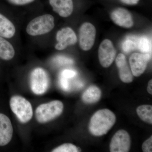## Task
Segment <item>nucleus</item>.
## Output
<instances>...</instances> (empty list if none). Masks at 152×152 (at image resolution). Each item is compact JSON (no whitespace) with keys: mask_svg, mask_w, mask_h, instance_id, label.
<instances>
[{"mask_svg":"<svg viewBox=\"0 0 152 152\" xmlns=\"http://www.w3.org/2000/svg\"><path fill=\"white\" fill-rule=\"evenodd\" d=\"M96 33V28L92 24L87 22L82 25L79 31V44L82 50L88 51L92 48Z\"/></svg>","mask_w":152,"mask_h":152,"instance_id":"obj_6","label":"nucleus"},{"mask_svg":"<svg viewBox=\"0 0 152 152\" xmlns=\"http://www.w3.org/2000/svg\"><path fill=\"white\" fill-rule=\"evenodd\" d=\"M58 43L55 45L57 50H63L68 47L73 45L77 43V38L75 33L72 28L65 27L58 31L56 35Z\"/></svg>","mask_w":152,"mask_h":152,"instance_id":"obj_9","label":"nucleus"},{"mask_svg":"<svg viewBox=\"0 0 152 152\" xmlns=\"http://www.w3.org/2000/svg\"><path fill=\"white\" fill-rule=\"evenodd\" d=\"M102 93L97 87L91 86L89 87L82 96V99L85 103L91 104L97 102L100 99Z\"/></svg>","mask_w":152,"mask_h":152,"instance_id":"obj_17","label":"nucleus"},{"mask_svg":"<svg viewBox=\"0 0 152 152\" xmlns=\"http://www.w3.org/2000/svg\"><path fill=\"white\" fill-rule=\"evenodd\" d=\"M76 74L77 73L75 71L72 70L66 69L62 72L61 76L65 78L69 79L73 77L76 76Z\"/></svg>","mask_w":152,"mask_h":152,"instance_id":"obj_24","label":"nucleus"},{"mask_svg":"<svg viewBox=\"0 0 152 152\" xmlns=\"http://www.w3.org/2000/svg\"><path fill=\"white\" fill-rule=\"evenodd\" d=\"M142 149L144 152H152V136L146 140L142 145Z\"/></svg>","mask_w":152,"mask_h":152,"instance_id":"obj_22","label":"nucleus"},{"mask_svg":"<svg viewBox=\"0 0 152 152\" xmlns=\"http://www.w3.org/2000/svg\"><path fill=\"white\" fill-rule=\"evenodd\" d=\"M13 134V128L10 118L0 113V147L5 146L10 142Z\"/></svg>","mask_w":152,"mask_h":152,"instance_id":"obj_12","label":"nucleus"},{"mask_svg":"<svg viewBox=\"0 0 152 152\" xmlns=\"http://www.w3.org/2000/svg\"><path fill=\"white\" fill-rule=\"evenodd\" d=\"M55 26L54 17L50 14H45L32 20L28 24L26 31L32 37L43 35L51 31Z\"/></svg>","mask_w":152,"mask_h":152,"instance_id":"obj_2","label":"nucleus"},{"mask_svg":"<svg viewBox=\"0 0 152 152\" xmlns=\"http://www.w3.org/2000/svg\"><path fill=\"white\" fill-rule=\"evenodd\" d=\"M116 51L112 41L106 39L101 43L98 50L99 61L104 68L111 65L115 58Z\"/></svg>","mask_w":152,"mask_h":152,"instance_id":"obj_7","label":"nucleus"},{"mask_svg":"<svg viewBox=\"0 0 152 152\" xmlns=\"http://www.w3.org/2000/svg\"><path fill=\"white\" fill-rule=\"evenodd\" d=\"M124 4L129 5H134L138 3L140 0H120Z\"/></svg>","mask_w":152,"mask_h":152,"instance_id":"obj_26","label":"nucleus"},{"mask_svg":"<svg viewBox=\"0 0 152 152\" xmlns=\"http://www.w3.org/2000/svg\"><path fill=\"white\" fill-rule=\"evenodd\" d=\"M16 28L10 19L0 13V37L10 39L15 36Z\"/></svg>","mask_w":152,"mask_h":152,"instance_id":"obj_15","label":"nucleus"},{"mask_svg":"<svg viewBox=\"0 0 152 152\" xmlns=\"http://www.w3.org/2000/svg\"><path fill=\"white\" fill-rule=\"evenodd\" d=\"M50 85L48 75L43 68L34 69L30 75V86L35 94H43L48 91Z\"/></svg>","mask_w":152,"mask_h":152,"instance_id":"obj_5","label":"nucleus"},{"mask_svg":"<svg viewBox=\"0 0 152 152\" xmlns=\"http://www.w3.org/2000/svg\"><path fill=\"white\" fill-rule=\"evenodd\" d=\"M137 113L140 118L145 123L152 124V106L143 105L137 109Z\"/></svg>","mask_w":152,"mask_h":152,"instance_id":"obj_18","label":"nucleus"},{"mask_svg":"<svg viewBox=\"0 0 152 152\" xmlns=\"http://www.w3.org/2000/svg\"><path fill=\"white\" fill-rule=\"evenodd\" d=\"M137 47L144 53H147L151 50L149 41L145 37H142L139 39L137 43Z\"/></svg>","mask_w":152,"mask_h":152,"instance_id":"obj_20","label":"nucleus"},{"mask_svg":"<svg viewBox=\"0 0 152 152\" xmlns=\"http://www.w3.org/2000/svg\"><path fill=\"white\" fill-rule=\"evenodd\" d=\"M147 91L148 92L152 94V80H150L148 83V88H147Z\"/></svg>","mask_w":152,"mask_h":152,"instance_id":"obj_27","label":"nucleus"},{"mask_svg":"<svg viewBox=\"0 0 152 152\" xmlns=\"http://www.w3.org/2000/svg\"><path fill=\"white\" fill-rule=\"evenodd\" d=\"M112 21L117 26L129 28L134 24L132 14L126 9L118 7L113 10L110 14Z\"/></svg>","mask_w":152,"mask_h":152,"instance_id":"obj_11","label":"nucleus"},{"mask_svg":"<svg viewBox=\"0 0 152 152\" xmlns=\"http://www.w3.org/2000/svg\"><path fill=\"white\" fill-rule=\"evenodd\" d=\"M10 107L12 112L22 124H26L31 119L33 110L31 104L22 96L15 95L10 100Z\"/></svg>","mask_w":152,"mask_h":152,"instance_id":"obj_4","label":"nucleus"},{"mask_svg":"<svg viewBox=\"0 0 152 152\" xmlns=\"http://www.w3.org/2000/svg\"><path fill=\"white\" fill-rule=\"evenodd\" d=\"M53 10L62 18H68L73 13V0H49Z\"/></svg>","mask_w":152,"mask_h":152,"instance_id":"obj_13","label":"nucleus"},{"mask_svg":"<svg viewBox=\"0 0 152 152\" xmlns=\"http://www.w3.org/2000/svg\"><path fill=\"white\" fill-rule=\"evenodd\" d=\"M116 120L115 115L108 109L99 110L91 118L89 130L94 136L104 135L113 127Z\"/></svg>","mask_w":152,"mask_h":152,"instance_id":"obj_1","label":"nucleus"},{"mask_svg":"<svg viewBox=\"0 0 152 152\" xmlns=\"http://www.w3.org/2000/svg\"><path fill=\"white\" fill-rule=\"evenodd\" d=\"M11 4L18 6H23L28 4L34 1L35 0H8Z\"/></svg>","mask_w":152,"mask_h":152,"instance_id":"obj_23","label":"nucleus"},{"mask_svg":"<svg viewBox=\"0 0 152 152\" xmlns=\"http://www.w3.org/2000/svg\"><path fill=\"white\" fill-rule=\"evenodd\" d=\"M151 56L148 53H134L129 58L131 71L133 76L137 77L141 75L146 69L148 61Z\"/></svg>","mask_w":152,"mask_h":152,"instance_id":"obj_10","label":"nucleus"},{"mask_svg":"<svg viewBox=\"0 0 152 152\" xmlns=\"http://www.w3.org/2000/svg\"><path fill=\"white\" fill-rule=\"evenodd\" d=\"M64 107L63 103L59 100L41 104L36 110V119L40 124L49 122L59 116L63 113Z\"/></svg>","mask_w":152,"mask_h":152,"instance_id":"obj_3","label":"nucleus"},{"mask_svg":"<svg viewBox=\"0 0 152 152\" xmlns=\"http://www.w3.org/2000/svg\"><path fill=\"white\" fill-rule=\"evenodd\" d=\"M137 47V45L134 42L130 39L125 41L122 44V49L126 53H129Z\"/></svg>","mask_w":152,"mask_h":152,"instance_id":"obj_21","label":"nucleus"},{"mask_svg":"<svg viewBox=\"0 0 152 152\" xmlns=\"http://www.w3.org/2000/svg\"><path fill=\"white\" fill-rule=\"evenodd\" d=\"M67 79L61 76L60 77V85L64 91H68L69 89V86Z\"/></svg>","mask_w":152,"mask_h":152,"instance_id":"obj_25","label":"nucleus"},{"mask_svg":"<svg viewBox=\"0 0 152 152\" xmlns=\"http://www.w3.org/2000/svg\"><path fill=\"white\" fill-rule=\"evenodd\" d=\"M81 149L73 144L65 143L61 145L52 150L53 152H80Z\"/></svg>","mask_w":152,"mask_h":152,"instance_id":"obj_19","label":"nucleus"},{"mask_svg":"<svg viewBox=\"0 0 152 152\" xmlns=\"http://www.w3.org/2000/svg\"><path fill=\"white\" fill-rule=\"evenodd\" d=\"M131 146L130 137L124 130L118 131L112 138L110 143V151L127 152Z\"/></svg>","mask_w":152,"mask_h":152,"instance_id":"obj_8","label":"nucleus"},{"mask_svg":"<svg viewBox=\"0 0 152 152\" xmlns=\"http://www.w3.org/2000/svg\"><path fill=\"white\" fill-rule=\"evenodd\" d=\"M116 65L119 71L121 80L124 83H130L133 80V75L128 65L126 57L122 53L117 56L115 60Z\"/></svg>","mask_w":152,"mask_h":152,"instance_id":"obj_14","label":"nucleus"},{"mask_svg":"<svg viewBox=\"0 0 152 152\" xmlns=\"http://www.w3.org/2000/svg\"><path fill=\"white\" fill-rule=\"evenodd\" d=\"M15 54L12 44L5 38L0 37V58L4 61L12 59Z\"/></svg>","mask_w":152,"mask_h":152,"instance_id":"obj_16","label":"nucleus"}]
</instances>
